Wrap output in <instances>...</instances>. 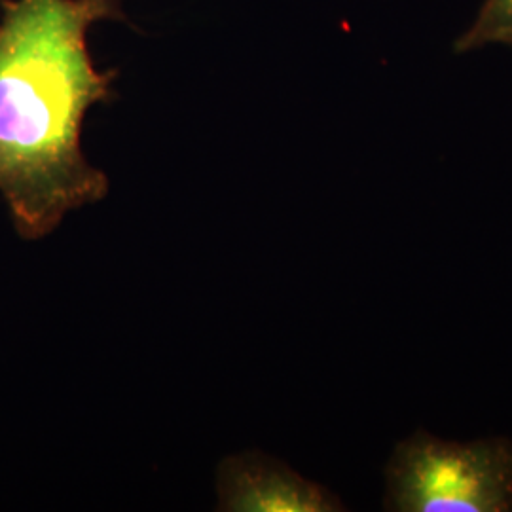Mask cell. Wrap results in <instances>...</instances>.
Segmentation results:
<instances>
[{"label":"cell","mask_w":512,"mask_h":512,"mask_svg":"<svg viewBox=\"0 0 512 512\" xmlns=\"http://www.w3.org/2000/svg\"><path fill=\"white\" fill-rule=\"evenodd\" d=\"M101 21H126L122 0L0 2V196L27 241L109 192L82 150L88 110L114 97L88 44Z\"/></svg>","instance_id":"cell-1"},{"label":"cell","mask_w":512,"mask_h":512,"mask_svg":"<svg viewBox=\"0 0 512 512\" xmlns=\"http://www.w3.org/2000/svg\"><path fill=\"white\" fill-rule=\"evenodd\" d=\"M385 509L511 512V440L458 442L416 431L397 444L387 463Z\"/></svg>","instance_id":"cell-2"},{"label":"cell","mask_w":512,"mask_h":512,"mask_svg":"<svg viewBox=\"0 0 512 512\" xmlns=\"http://www.w3.org/2000/svg\"><path fill=\"white\" fill-rule=\"evenodd\" d=\"M220 501L226 511L334 512L342 503L327 488L287 465L262 456L232 458L220 471Z\"/></svg>","instance_id":"cell-3"},{"label":"cell","mask_w":512,"mask_h":512,"mask_svg":"<svg viewBox=\"0 0 512 512\" xmlns=\"http://www.w3.org/2000/svg\"><path fill=\"white\" fill-rule=\"evenodd\" d=\"M512 38V0H484L471 27L456 40L454 50L469 54L490 44H509Z\"/></svg>","instance_id":"cell-4"},{"label":"cell","mask_w":512,"mask_h":512,"mask_svg":"<svg viewBox=\"0 0 512 512\" xmlns=\"http://www.w3.org/2000/svg\"><path fill=\"white\" fill-rule=\"evenodd\" d=\"M507 46H512V38L509 40V44H507Z\"/></svg>","instance_id":"cell-5"}]
</instances>
